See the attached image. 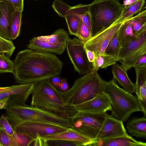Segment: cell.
<instances>
[{"instance_id": "obj_1", "label": "cell", "mask_w": 146, "mask_h": 146, "mask_svg": "<svg viewBox=\"0 0 146 146\" xmlns=\"http://www.w3.org/2000/svg\"><path fill=\"white\" fill-rule=\"evenodd\" d=\"M13 73L19 84H35L60 75L63 63L52 53L30 49L19 52L14 61Z\"/></svg>"}, {"instance_id": "obj_2", "label": "cell", "mask_w": 146, "mask_h": 146, "mask_svg": "<svg viewBox=\"0 0 146 146\" xmlns=\"http://www.w3.org/2000/svg\"><path fill=\"white\" fill-rule=\"evenodd\" d=\"M50 80H46L35 84L32 93L31 106L70 119L76 112L72 106L65 105L60 92L52 85Z\"/></svg>"}, {"instance_id": "obj_3", "label": "cell", "mask_w": 146, "mask_h": 146, "mask_svg": "<svg viewBox=\"0 0 146 146\" xmlns=\"http://www.w3.org/2000/svg\"><path fill=\"white\" fill-rule=\"evenodd\" d=\"M103 80L97 71L92 70L77 79L67 92H60L65 106H72L92 99L104 92Z\"/></svg>"}, {"instance_id": "obj_4", "label": "cell", "mask_w": 146, "mask_h": 146, "mask_svg": "<svg viewBox=\"0 0 146 146\" xmlns=\"http://www.w3.org/2000/svg\"><path fill=\"white\" fill-rule=\"evenodd\" d=\"M103 84L104 92L111 103V116L125 122L133 113L142 112L137 97L120 87L115 79L103 80Z\"/></svg>"}, {"instance_id": "obj_5", "label": "cell", "mask_w": 146, "mask_h": 146, "mask_svg": "<svg viewBox=\"0 0 146 146\" xmlns=\"http://www.w3.org/2000/svg\"><path fill=\"white\" fill-rule=\"evenodd\" d=\"M125 8L117 0H94L89 4L92 36L118 22Z\"/></svg>"}, {"instance_id": "obj_6", "label": "cell", "mask_w": 146, "mask_h": 146, "mask_svg": "<svg viewBox=\"0 0 146 146\" xmlns=\"http://www.w3.org/2000/svg\"><path fill=\"white\" fill-rule=\"evenodd\" d=\"M7 117L10 122L34 121L46 123L67 128H72L70 120L54 113L26 104L7 106Z\"/></svg>"}, {"instance_id": "obj_7", "label": "cell", "mask_w": 146, "mask_h": 146, "mask_svg": "<svg viewBox=\"0 0 146 146\" xmlns=\"http://www.w3.org/2000/svg\"><path fill=\"white\" fill-rule=\"evenodd\" d=\"M69 38L66 31L59 29L50 35L33 37L29 41L27 48L39 51L61 55L66 48Z\"/></svg>"}, {"instance_id": "obj_8", "label": "cell", "mask_w": 146, "mask_h": 146, "mask_svg": "<svg viewBox=\"0 0 146 146\" xmlns=\"http://www.w3.org/2000/svg\"><path fill=\"white\" fill-rule=\"evenodd\" d=\"M109 115L106 112L98 113H76L69 120L72 128L94 140Z\"/></svg>"}, {"instance_id": "obj_9", "label": "cell", "mask_w": 146, "mask_h": 146, "mask_svg": "<svg viewBox=\"0 0 146 146\" xmlns=\"http://www.w3.org/2000/svg\"><path fill=\"white\" fill-rule=\"evenodd\" d=\"M14 131L25 133L34 140L66 131L68 128L46 123L34 121L10 122Z\"/></svg>"}, {"instance_id": "obj_10", "label": "cell", "mask_w": 146, "mask_h": 146, "mask_svg": "<svg viewBox=\"0 0 146 146\" xmlns=\"http://www.w3.org/2000/svg\"><path fill=\"white\" fill-rule=\"evenodd\" d=\"M146 54V31L121 48L119 57L121 66L126 71L133 68L137 60Z\"/></svg>"}, {"instance_id": "obj_11", "label": "cell", "mask_w": 146, "mask_h": 146, "mask_svg": "<svg viewBox=\"0 0 146 146\" xmlns=\"http://www.w3.org/2000/svg\"><path fill=\"white\" fill-rule=\"evenodd\" d=\"M84 43L77 38H69L66 48L74 70L80 75H84L92 69V63L87 57L84 48Z\"/></svg>"}, {"instance_id": "obj_12", "label": "cell", "mask_w": 146, "mask_h": 146, "mask_svg": "<svg viewBox=\"0 0 146 146\" xmlns=\"http://www.w3.org/2000/svg\"><path fill=\"white\" fill-rule=\"evenodd\" d=\"M133 17L116 22L109 27L100 31L84 43V47L94 52L95 56L105 54L106 47L115 34L125 22L131 19Z\"/></svg>"}, {"instance_id": "obj_13", "label": "cell", "mask_w": 146, "mask_h": 146, "mask_svg": "<svg viewBox=\"0 0 146 146\" xmlns=\"http://www.w3.org/2000/svg\"><path fill=\"white\" fill-rule=\"evenodd\" d=\"M35 84L30 83L11 86L9 89L0 92V100L7 98V106L25 104L32 94Z\"/></svg>"}, {"instance_id": "obj_14", "label": "cell", "mask_w": 146, "mask_h": 146, "mask_svg": "<svg viewBox=\"0 0 146 146\" xmlns=\"http://www.w3.org/2000/svg\"><path fill=\"white\" fill-rule=\"evenodd\" d=\"M76 113H98L111 111V103L107 95L104 92L88 101L72 106Z\"/></svg>"}, {"instance_id": "obj_15", "label": "cell", "mask_w": 146, "mask_h": 146, "mask_svg": "<svg viewBox=\"0 0 146 146\" xmlns=\"http://www.w3.org/2000/svg\"><path fill=\"white\" fill-rule=\"evenodd\" d=\"M128 135L123 122L109 115L105 119L96 138L105 139Z\"/></svg>"}, {"instance_id": "obj_16", "label": "cell", "mask_w": 146, "mask_h": 146, "mask_svg": "<svg viewBox=\"0 0 146 146\" xmlns=\"http://www.w3.org/2000/svg\"><path fill=\"white\" fill-rule=\"evenodd\" d=\"M16 9L7 0H0V36L11 40L10 23L11 15Z\"/></svg>"}, {"instance_id": "obj_17", "label": "cell", "mask_w": 146, "mask_h": 146, "mask_svg": "<svg viewBox=\"0 0 146 146\" xmlns=\"http://www.w3.org/2000/svg\"><path fill=\"white\" fill-rule=\"evenodd\" d=\"M136 79L135 93L142 112L146 115V65L135 68Z\"/></svg>"}, {"instance_id": "obj_18", "label": "cell", "mask_w": 146, "mask_h": 146, "mask_svg": "<svg viewBox=\"0 0 146 146\" xmlns=\"http://www.w3.org/2000/svg\"><path fill=\"white\" fill-rule=\"evenodd\" d=\"M47 140H60L72 142L77 146H88L92 140L72 128L66 131L42 137Z\"/></svg>"}, {"instance_id": "obj_19", "label": "cell", "mask_w": 146, "mask_h": 146, "mask_svg": "<svg viewBox=\"0 0 146 146\" xmlns=\"http://www.w3.org/2000/svg\"><path fill=\"white\" fill-rule=\"evenodd\" d=\"M90 146H146L145 142L137 141L129 135L105 139L92 140Z\"/></svg>"}, {"instance_id": "obj_20", "label": "cell", "mask_w": 146, "mask_h": 146, "mask_svg": "<svg viewBox=\"0 0 146 146\" xmlns=\"http://www.w3.org/2000/svg\"><path fill=\"white\" fill-rule=\"evenodd\" d=\"M111 70L113 79L117 81L123 89L131 94L135 92V84L129 78L127 71L121 66L116 63L112 66Z\"/></svg>"}, {"instance_id": "obj_21", "label": "cell", "mask_w": 146, "mask_h": 146, "mask_svg": "<svg viewBox=\"0 0 146 146\" xmlns=\"http://www.w3.org/2000/svg\"><path fill=\"white\" fill-rule=\"evenodd\" d=\"M126 127L129 133L137 138H146V119L145 116L129 120Z\"/></svg>"}, {"instance_id": "obj_22", "label": "cell", "mask_w": 146, "mask_h": 146, "mask_svg": "<svg viewBox=\"0 0 146 146\" xmlns=\"http://www.w3.org/2000/svg\"><path fill=\"white\" fill-rule=\"evenodd\" d=\"M129 20L125 22L118 30V39L121 48L139 36H137L133 34L132 25Z\"/></svg>"}, {"instance_id": "obj_23", "label": "cell", "mask_w": 146, "mask_h": 146, "mask_svg": "<svg viewBox=\"0 0 146 146\" xmlns=\"http://www.w3.org/2000/svg\"><path fill=\"white\" fill-rule=\"evenodd\" d=\"M132 25L133 33L138 36L146 31V10H143L129 20Z\"/></svg>"}, {"instance_id": "obj_24", "label": "cell", "mask_w": 146, "mask_h": 146, "mask_svg": "<svg viewBox=\"0 0 146 146\" xmlns=\"http://www.w3.org/2000/svg\"><path fill=\"white\" fill-rule=\"evenodd\" d=\"M119 61L118 58L105 53L98 54L96 56L95 60L92 63V70L98 71L100 69H106Z\"/></svg>"}, {"instance_id": "obj_25", "label": "cell", "mask_w": 146, "mask_h": 146, "mask_svg": "<svg viewBox=\"0 0 146 146\" xmlns=\"http://www.w3.org/2000/svg\"><path fill=\"white\" fill-rule=\"evenodd\" d=\"M22 12L18 9H16L11 16L10 26L11 40H15L19 35Z\"/></svg>"}, {"instance_id": "obj_26", "label": "cell", "mask_w": 146, "mask_h": 146, "mask_svg": "<svg viewBox=\"0 0 146 146\" xmlns=\"http://www.w3.org/2000/svg\"><path fill=\"white\" fill-rule=\"evenodd\" d=\"M145 3V0H139L131 4L125 8L119 21L131 18L134 15L140 12Z\"/></svg>"}, {"instance_id": "obj_27", "label": "cell", "mask_w": 146, "mask_h": 146, "mask_svg": "<svg viewBox=\"0 0 146 146\" xmlns=\"http://www.w3.org/2000/svg\"><path fill=\"white\" fill-rule=\"evenodd\" d=\"M118 30L110 41L105 50V53L118 58L119 61V56L121 47L118 39Z\"/></svg>"}, {"instance_id": "obj_28", "label": "cell", "mask_w": 146, "mask_h": 146, "mask_svg": "<svg viewBox=\"0 0 146 146\" xmlns=\"http://www.w3.org/2000/svg\"><path fill=\"white\" fill-rule=\"evenodd\" d=\"M66 20L70 34L75 36L77 33L80 19L77 14L66 16Z\"/></svg>"}, {"instance_id": "obj_29", "label": "cell", "mask_w": 146, "mask_h": 146, "mask_svg": "<svg viewBox=\"0 0 146 146\" xmlns=\"http://www.w3.org/2000/svg\"><path fill=\"white\" fill-rule=\"evenodd\" d=\"M14 63L5 53H0V73H13Z\"/></svg>"}, {"instance_id": "obj_30", "label": "cell", "mask_w": 146, "mask_h": 146, "mask_svg": "<svg viewBox=\"0 0 146 146\" xmlns=\"http://www.w3.org/2000/svg\"><path fill=\"white\" fill-rule=\"evenodd\" d=\"M17 146H28L32 143L34 140L23 133L15 131L12 135Z\"/></svg>"}, {"instance_id": "obj_31", "label": "cell", "mask_w": 146, "mask_h": 146, "mask_svg": "<svg viewBox=\"0 0 146 146\" xmlns=\"http://www.w3.org/2000/svg\"><path fill=\"white\" fill-rule=\"evenodd\" d=\"M15 48L11 40L6 39L0 36V53H4L9 57L12 55Z\"/></svg>"}, {"instance_id": "obj_32", "label": "cell", "mask_w": 146, "mask_h": 146, "mask_svg": "<svg viewBox=\"0 0 146 146\" xmlns=\"http://www.w3.org/2000/svg\"><path fill=\"white\" fill-rule=\"evenodd\" d=\"M76 36L81 41L84 43L90 40L92 37L91 32L81 20Z\"/></svg>"}, {"instance_id": "obj_33", "label": "cell", "mask_w": 146, "mask_h": 146, "mask_svg": "<svg viewBox=\"0 0 146 146\" xmlns=\"http://www.w3.org/2000/svg\"><path fill=\"white\" fill-rule=\"evenodd\" d=\"M0 146H17L12 135L6 132L1 126Z\"/></svg>"}, {"instance_id": "obj_34", "label": "cell", "mask_w": 146, "mask_h": 146, "mask_svg": "<svg viewBox=\"0 0 146 146\" xmlns=\"http://www.w3.org/2000/svg\"><path fill=\"white\" fill-rule=\"evenodd\" d=\"M0 126L10 135H12L15 132L7 116H2L0 117Z\"/></svg>"}, {"instance_id": "obj_35", "label": "cell", "mask_w": 146, "mask_h": 146, "mask_svg": "<svg viewBox=\"0 0 146 146\" xmlns=\"http://www.w3.org/2000/svg\"><path fill=\"white\" fill-rule=\"evenodd\" d=\"M47 141L48 146H77L75 143L68 141L60 140H50Z\"/></svg>"}, {"instance_id": "obj_36", "label": "cell", "mask_w": 146, "mask_h": 146, "mask_svg": "<svg viewBox=\"0 0 146 146\" xmlns=\"http://www.w3.org/2000/svg\"><path fill=\"white\" fill-rule=\"evenodd\" d=\"M77 15L91 32V23L88 11L82 14H77Z\"/></svg>"}, {"instance_id": "obj_37", "label": "cell", "mask_w": 146, "mask_h": 146, "mask_svg": "<svg viewBox=\"0 0 146 146\" xmlns=\"http://www.w3.org/2000/svg\"><path fill=\"white\" fill-rule=\"evenodd\" d=\"M69 89L67 80L65 78H62L59 85L58 90L61 92H64L67 91Z\"/></svg>"}, {"instance_id": "obj_38", "label": "cell", "mask_w": 146, "mask_h": 146, "mask_svg": "<svg viewBox=\"0 0 146 146\" xmlns=\"http://www.w3.org/2000/svg\"><path fill=\"white\" fill-rule=\"evenodd\" d=\"M11 3L16 9L23 12V0H7Z\"/></svg>"}, {"instance_id": "obj_39", "label": "cell", "mask_w": 146, "mask_h": 146, "mask_svg": "<svg viewBox=\"0 0 146 146\" xmlns=\"http://www.w3.org/2000/svg\"><path fill=\"white\" fill-rule=\"evenodd\" d=\"M33 146H48L47 141L43 138L38 137L35 139L32 143Z\"/></svg>"}, {"instance_id": "obj_40", "label": "cell", "mask_w": 146, "mask_h": 146, "mask_svg": "<svg viewBox=\"0 0 146 146\" xmlns=\"http://www.w3.org/2000/svg\"><path fill=\"white\" fill-rule=\"evenodd\" d=\"M146 65V54L142 56L136 62L133 68H134L143 66Z\"/></svg>"}, {"instance_id": "obj_41", "label": "cell", "mask_w": 146, "mask_h": 146, "mask_svg": "<svg viewBox=\"0 0 146 146\" xmlns=\"http://www.w3.org/2000/svg\"><path fill=\"white\" fill-rule=\"evenodd\" d=\"M61 79L59 75H57L52 77L50 80L52 85L54 88L58 90L59 85Z\"/></svg>"}, {"instance_id": "obj_42", "label": "cell", "mask_w": 146, "mask_h": 146, "mask_svg": "<svg viewBox=\"0 0 146 146\" xmlns=\"http://www.w3.org/2000/svg\"><path fill=\"white\" fill-rule=\"evenodd\" d=\"M84 48L86 51L87 56L89 62L92 63L94 61L96 56L94 52L88 50L84 46Z\"/></svg>"}, {"instance_id": "obj_43", "label": "cell", "mask_w": 146, "mask_h": 146, "mask_svg": "<svg viewBox=\"0 0 146 146\" xmlns=\"http://www.w3.org/2000/svg\"><path fill=\"white\" fill-rule=\"evenodd\" d=\"M8 98H6L0 100V109H5L7 106V103Z\"/></svg>"}, {"instance_id": "obj_44", "label": "cell", "mask_w": 146, "mask_h": 146, "mask_svg": "<svg viewBox=\"0 0 146 146\" xmlns=\"http://www.w3.org/2000/svg\"><path fill=\"white\" fill-rule=\"evenodd\" d=\"M138 0H124L123 4L126 8L131 4Z\"/></svg>"}, {"instance_id": "obj_45", "label": "cell", "mask_w": 146, "mask_h": 146, "mask_svg": "<svg viewBox=\"0 0 146 146\" xmlns=\"http://www.w3.org/2000/svg\"><path fill=\"white\" fill-rule=\"evenodd\" d=\"M10 88V86L0 87V92L7 90Z\"/></svg>"}, {"instance_id": "obj_46", "label": "cell", "mask_w": 146, "mask_h": 146, "mask_svg": "<svg viewBox=\"0 0 146 146\" xmlns=\"http://www.w3.org/2000/svg\"><path fill=\"white\" fill-rule=\"evenodd\" d=\"M119 2H120L121 0H117Z\"/></svg>"}, {"instance_id": "obj_47", "label": "cell", "mask_w": 146, "mask_h": 146, "mask_svg": "<svg viewBox=\"0 0 146 146\" xmlns=\"http://www.w3.org/2000/svg\"></svg>"}]
</instances>
